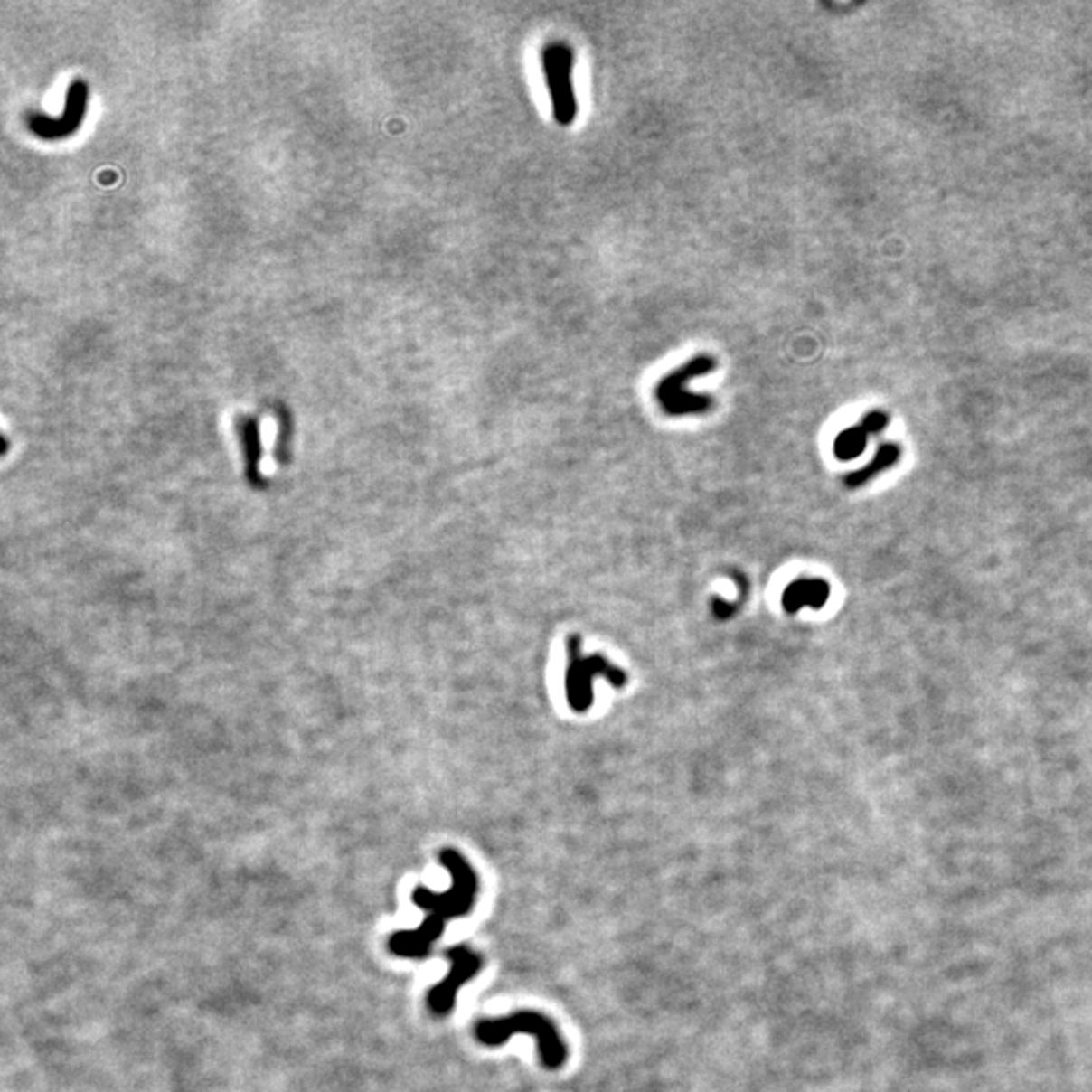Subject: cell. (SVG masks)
<instances>
[{
  "mask_svg": "<svg viewBox=\"0 0 1092 1092\" xmlns=\"http://www.w3.org/2000/svg\"><path fill=\"white\" fill-rule=\"evenodd\" d=\"M439 861L447 868L451 886L446 892H433L428 886L413 890L415 907L428 912L421 927L413 931H399L389 938V949L397 957L423 959L431 953L433 943L446 931L449 918L467 917L474 910L477 897V876L469 861L454 848L439 852Z\"/></svg>",
  "mask_w": 1092,
  "mask_h": 1092,
  "instance_id": "1",
  "label": "cell"
},
{
  "mask_svg": "<svg viewBox=\"0 0 1092 1092\" xmlns=\"http://www.w3.org/2000/svg\"><path fill=\"white\" fill-rule=\"evenodd\" d=\"M475 1038L484 1046H502L512 1036L528 1034L539 1042V1054L544 1068L557 1070L567 1062L569 1050L554 1023L539 1012H516L506 1018L480 1020L475 1023Z\"/></svg>",
  "mask_w": 1092,
  "mask_h": 1092,
  "instance_id": "2",
  "label": "cell"
},
{
  "mask_svg": "<svg viewBox=\"0 0 1092 1092\" xmlns=\"http://www.w3.org/2000/svg\"><path fill=\"white\" fill-rule=\"evenodd\" d=\"M569 664L565 672L567 702L575 712H587L593 704V678H607L611 686L624 688L627 684L626 672L603 655H583V642L577 634L567 637Z\"/></svg>",
  "mask_w": 1092,
  "mask_h": 1092,
  "instance_id": "3",
  "label": "cell"
},
{
  "mask_svg": "<svg viewBox=\"0 0 1092 1092\" xmlns=\"http://www.w3.org/2000/svg\"><path fill=\"white\" fill-rule=\"evenodd\" d=\"M716 369V358L711 354H696L690 358L686 364L678 366L655 385V399L662 407V411L670 417H684V415H702L714 407V399L701 392H690L686 385L690 381Z\"/></svg>",
  "mask_w": 1092,
  "mask_h": 1092,
  "instance_id": "4",
  "label": "cell"
},
{
  "mask_svg": "<svg viewBox=\"0 0 1092 1092\" xmlns=\"http://www.w3.org/2000/svg\"><path fill=\"white\" fill-rule=\"evenodd\" d=\"M575 53L565 41H551L542 49V73L549 88L552 118L567 127L575 122L579 106L573 85Z\"/></svg>",
  "mask_w": 1092,
  "mask_h": 1092,
  "instance_id": "5",
  "label": "cell"
},
{
  "mask_svg": "<svg viewBox=\"0 0 1092 1092\" xmlns=\"http://www.w3.org/2000/svg\"><path fill=\"white\" fill-rule=\"evenodd\" d=\"M446 957L449 959V974L438 985H433L428 993V1005L435 1015H447L449 1012H454L459 987L466 981L474 979L477 971L482 969L480 955L467 949L466 945L449 946Z\"/></svg>",
  "mask_w": 1092,
  "mask_h": 1092,
  "instance_id": "6",
  "label": "cell"
},
{
  "mask_svg": "<svg viewBox=\"0 0 1092 1092\" xmlns=\"http://www.w3.org/2000/svg\"><path fill=\"white\" fill-rule=\"evenodd\" d=\"M85 104H88V85H85L81 80H78L70 85V91H67V104H65L61 119H49L45 116H29L27 118L29 127L45 140L63 138V136L73 134L75 127L83 122Z\"/></svg>",
  "mask_w": 1092,
  "mask_h": 1092,
  "instance_id": "7",
  "label": "cell"
},
{
  "mask_svg": "<svg viewBox=\"0 0 1092 1092\" xmlns=\"http://www.w3.org/2000/svg\"><path fill=\"white\" fill-rule=\"evenodd\" d=\"M830 585L822 579H797L783 591V609L797 613L801 607L819 609L827 603Z\"/></svg>",
  "mask_w": 1092,
  "mask_h": 1092,
  "instance_id": "8",
  "label": "cell"
},
{
  "mask_svg": "<svg viewBox=\"0 0 1092 1092\" xmlns=\"http://www.w3.org/2000/svg\"><path fill=\"white\" fill-rule=\"evenodd\" d=\"M237 429L239 435H241V443L245 449V464H247V480H249L255 488H259L261 484H266V480L261 477L259 472V462H261V441H259V425L251 417H245V419L237 421Z\"/></svg>",
  "mask_w": 1092,
  "mask_h": 1092,
  "instance_id": "9",
  "label": "cell"
},
{
  "mask_svg": "<svg viewBox=\"0 0 1092 1092\" xmlns=\"http://www.w3.org/2000/svg\"><path fill=\"white\" fill-rule=\"evenodd\" d=\"M899 456H900V449L897 446H892V443H886V446H882L880 449L876 451L874 459L866 467H861V469H858V472L846 475V484L850 485V488H856V485L864 484L866 480H870V477L876 475L878 472H882V469L890 467L894 462H897Z\"/></svg>",
  "mask_w": 1092,
  "mask_h": 1092,
  "instance_id": "10",
  "label": "cell"
},
{
  "mask_svg": "<svg viewBox=\"0 0 1092 1092\" xmlns=\"http://www.w3.org/2000/svg\"><path fill=\"white\" fill-rule=\"evenodd\" d=\"M868 441V433L864 431L861 425H856V428H848L843 429L838 438L833 441V454L842 462H850V459H856L858 456H861V451L866 447Z\"/></svg>",
  "mask_w": 1092,
  "mask_h": 1092,
  "instance_id": "11",
  "label": "cell"
},
{
  "mask_svg": "<svg viewBox=\"0 0 1092 1092\" xmlns=\"http://www.w3.org/2000/svg\"><path fill=\"white\" fill-rule=\"evenodd\" d=\"M886 425H889V417L882 411H870L868 415H864V419H861V428H864L866 433H880Z\"/></svg>",
  "mask_w": 1092,
  "mask_h": 1092,
  "instance_id": "12",
  "label": "cell"
},
{
  "mask_svg": "<svg viewBox=\"0 0 1092 1092\" xmlns=\"http://www.w3.org/2000/svg\"><path fill=\"white\" fill-rule=\"evenodd\" d=\"M739 605L740 603H727V601H722L720 597H714L712 611H714V616L719 617V619H729V617L735 616V611H737Z\"/></svg>",
  "mask_w": 1092,
  "mask_h": 1092,
  "instance_id": "13",
  "label": "cell"
}]
</instances>
